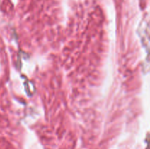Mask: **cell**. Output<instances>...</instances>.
I'll list each match as a JSON object with an SVG mask.
<instances>
[{
    "instance_id": "1",
    "label": "cell",
    "mask_w": 150,
    "mask_h": 149,
    "mask_svg": "<svg viewBox=\"0 0 150 149\" xmlns=\"http://www.w3.org/2000/svg\"><path fill=\"white\" fill-rule=\"evenodd\" d=\"M139 34L144 46L149 51V23L147 21H142L139 28Z\"/></svg>"
}]
</instances>
